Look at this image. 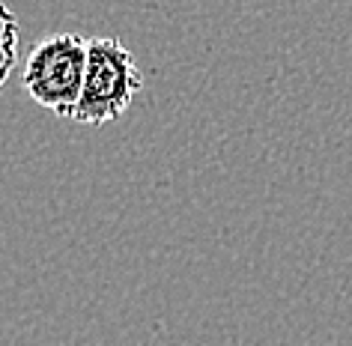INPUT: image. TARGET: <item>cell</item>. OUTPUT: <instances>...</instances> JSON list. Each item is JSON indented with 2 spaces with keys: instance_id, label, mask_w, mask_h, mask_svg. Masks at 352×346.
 <instances>
[{
  "instance_id": "cell-1",
  "label": "cell",
  "mask_w": 352,
  "mask_h": 346,
  "mask_svg": "<svg viewBox=\"0 0 352 346\" xmlns=\"http://www.w3.org/2000/svg\"><path fill=\"white\" fill-rule=\"evenodd\" d=\"M140 87H144V75L138 69V60L120 39H90L81 99L72 111V120L96 129L108 126L129 111Z\"/></svg>"
},
{
  "instance_id": "cell-2",
  "label": "cell",
  "mask_w": 352,
  "mask_h": 346,
  "mask_svg": "<svg viewBox=\"0 0 352 346\" xmlns=\"http://www.w3.org/2000/svg\"><path fill=\"white\" fill-rule=\"evenodd\" d=\"M87 42L81 33L60 30L30 48L21 81L39 108L72 120L87 72Z\"/></svg>"
},
{
  "instance_id": "cell-3",
  "label": "cell",
  "mask_w": 352,
  "mask_h": 346,
  "mask_svg": "<svg viewBox=\"0 0 352 346\" xmlns=\"http://www.w3.org/2000/svg\"><path fill=\"white\" fill-rule=\"evenodd\" d=\"M19 66V19L10 6L0 0V90Z\"/></svg>"
}]
</instances>
